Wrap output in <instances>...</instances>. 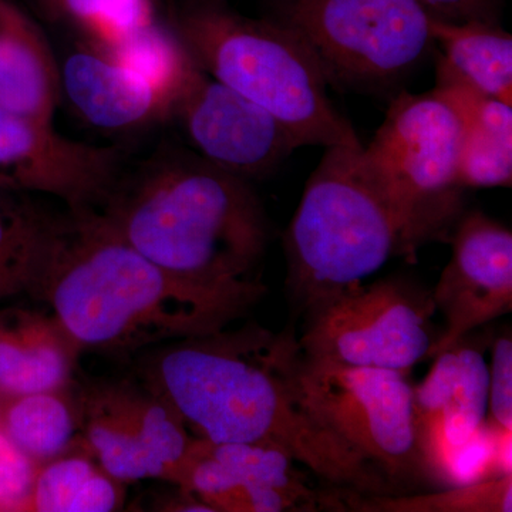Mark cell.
I'll use <instances>...</instances> for the list:
<instances>
[{
  "instance_id": "1",
  "label": "cell",
  "mask_w": 512,
  "mask_h": 512,
  "mask_svg": "<svg viewBox=\"0 0 512 512\" xmlns=\"http://www.w3.org/2000/svg\"><path fill=\"white\" fill-rule=\"evenodd\" d=\"M293 330L258 325L173 340L141 353L144 386L180 413L195 437L266 444L285 451L320 480L359 494H393V485L333 436L298 392Z\"/></svg>"
},
{
  "instance_id": "2",
  "label": "cell",
  "mask_w": 512,
  "mask_h": 512,
  "mask_svg": "<svg viewBox=\"0 0 512 512\" xmlns=\"http://www.w3.org/2000/svg\"><path fill=\"white\" fill-rule=\"evenodd\" d=\"M96 210L168 274L245 313L268 291L258 272L269 242L264 205L249 181L197 153L161 148L121 171Z\"/></svg>"
},
{
  "instance_id": "3",
  "label": "cell",
  "mask_w": 512,
  "mask_h": 512,
  "mask_svg": "<svg viewBox=\"0 0 512 512\" xmlns=\"http://www.w3.org/2000/svg\"><path fill=\"white\" fill-rule=\"evenodd\" d=\"M29 295L49 306L82 352L114 357L210 335L247 315L141 255L96 208L57 215Z\"/></svg>"
},
{
  "instance_id": "4",
  "label": "cell",
  "mask_w": 512,
  "mask_h": 512,
  "mask_svg": "<svg viewBox=\"0 0 512 512\" xmlns=\"http://www.w3.org/2000/svg\"><path fill=\"white\" fill-rule=\"evenodd\" d=\"M167 26L202 72L269 111L301 147L363 148L329 99L318 60L284 23L247 18L225 2L187 0Z\"/></svg>"
},
{
  "instance_id": "5",
  "label": "cell",
  "mask_w": 512,
  "mask_h": 512,
  "mask_svg": "<svg viewBox=\"0 0 512 512\" xmlns=\"http://www.w3.org/2000/svg\"><path fill=\"white\" fill-rule=\"evenodd\" d=\"M363 148H326L286 229V286L305 313L359 288L393 255L407 256L402 211Z\"/></svg>"
},
{
  "instance_id": "6",
  "label": "cell",
  "mask_w": 512,
  "mask_h": 512,
  "mask_svg": "<svg viewBox=\"0 0 512 512\" xmlns=\"http://www.w3.org/2000/svg\"><path fill=\"white\" fill-rule=\"evenodd\" d=\"M463 120L437 87L394 97L382 126L363 148L370 170L399 205L407 231V256L446 239L463 214L458 180Z\"/></svg>"
},
{
  "instance_id": "7",
  "label": "cell",
  "mask_w": 512,
  "mask_h": 512,
  "mask_svg": "<svg viewBox=\"0 0 512 512\" xmlns=\"http://www.w3.org/2000/svg\"><path fill=\"white\" fill-rule=\"evenodd\" d=\"M276 20L342 89L392 90L436 49L431 15L417 0H284Z\"/></svg>"
},
{
  "instance_id": "8",
  "label": "cell",
  "mask_w": 512,
  "mask_h": 512,
  "mask_svg": "<svg viewBox=\"0 0 512 512\" xmlns=\"http://www.w3.org/2000/svg\"><path fill=\"white\" fill-rule=\"evenodd\" d=\"M295 379L312 416L393 487L424 476L407 373L343 365L301 350Z\"/></svg>"
},
{
  "instance_id": "9",
  "label": "cell",
  "mask_w": 512,
  "mask_h": 512,
  "mask_svg": "<svg viewBox=\"0 0 512 512\" xmlns=\"http://www.w3.org/2000/svg\"><path fill=\"white\" fill-rule=\"evenodd\" d=\"M431 293L389 278L340 293L306 312L303 355L409 373L436 343Z\"/></svg>"
},
{
  "instance_id": "10",
  "label": "cell",
  "mask_w": 512,
  "mask_h": 512,
  "mask_svg": "<svg viewBox=\"0 0 512 512\" xmlns=\"http://www.w3.org/2000/svg\"><path fill=\"white\" fill-rule=\"evenodd\" d=\"M279 448L195 437L175 487L212 512L343 511L338 488L319 493Z\"/></svg>"
},
{
  "instance_id": "11",
  "label": "cell",
  "mask_w": 512,
  "mask_h": 512,
  "mask_svg": "<svg viewBox=\"0 0 512 512\" xmlns=\"http://www.w3.org/2000/svg\"><path fill=\"white\" fill-rule=\"evenodd\" d=\"M170 117L183 127L195 153L251 183L301 147L269 111L192 64Z\"/></svg>"
},
{
  "instance_id": "12",
  "label": "cell",
  "mask_w": 512,
  "mask_h": 512,
  "mask_svg": "<svg viewBox=\"0 0 512 512\" xmlns=\"http://www.w3.org/2000/svg\"><path fill=\"white\" fill-rule=\"evenodd\" d=\"M121 167L119 148L70 140L53 124L26 119L0 106V188L52 195L69 210L97 208Z\"/></svg>"
},
{
  "instance_id": "13",
  "label": "cell",
  "mask_w": 512,
  "mask_h": 512,
  "mask_svg": "<svg viewBox=\"0 0 512 512\" xmlns=\"http://www.w3.org/2000/svg\"><path fill=\"white\" fill-rule=\"evenodd\" d=\"M453 254L431 292L444 328L429 359L512 309V232L481 211L461 214L450 235Z\"/></svg>"
},
{
  "instance_id": "14",
  "label": "cell",
  "mask_w": 512,
  "mask_h": 512,
  "mask_svg": "<svg viewBox=\"0 0 512 512\" xmlns=\"http://www.w3.org/2000/svg\"><path fill=\"white\" fill-rule=\"evenodd\" d=\"M429 375L413 386L417 447L426 477L453 448L487 421L490 370L466 339L433 357Z\"/></svg>"
},
{
  "instance_id": "15",
  "label": "cell",
  "mask_w": 512,
  "mask_h": 512,
  "mask_svg": "<svg viewBox=\"0 0 512 512\" xmlns=\"http://www.w3.org/2000/svg\"><path fill=\"white\" fill-rule=\"evenodd\" d=\"M60 87L90 126L114 133L170 117L174 101L153 80L87 43L64 59Z\"/></svg>"
},
{
  "instance_id": "16",
  "label": "cell",
  "mask_w": 512,
  "mask_h": 512,
  "mask_svg": "<svg viewBox=\"0 0 512 512\" xmlns=\"http://www.w3.org/2000/svg\"><path fill=\"white\" fill-rule=\"evenodd\" d=\"M82 353L52 312L0 309V397L67 386Z\"/></svg>"
},
{
  "instance_id": "17",
  "label": "cell",
  "mask_w": 512,
  "mask_h": 512,
  "mask_svg": "<svg viewBox=\"0 0 512 512\" xmlns=\"http://www.w3.org/2000/svg\"><path fill=\"white\" fill-rule=\"evenodd\" d=\"M60 96V67L46 36L15 3L0 0V106L52 124Z\"/></svg>"
},
{
  "instance_id": "18",
  "label": "cell",
  "mask_w": 512,
  "mask_h": 512,
  "mask_svg": "<svg viewBox=\"0 0 512 512\" xmlns=\"http://www.w3.org/2000/svg\"><path fill=\"white\" fill-rule=\"evenodd\" d=\"M82 439L100 466L123 484L158 478L161 471L144 446L131 414L126 382L80 386Z\"/></svg>"
},
{
  "instance_id": "19",
  "label": "cell",
  "mask_w": 512,
  "mask_h": 512,
  "mask_svg": "<svg viewBox=\"0 0 512 512\" xmlns=\"http://www.w3.org/2000/svg\"><path fill=\"white\" fill-rule=\"evenodd\" d=\"M437 53V83H460L512 103V37L495 23L430 20Z\"/></svg>"
},
{
  "instance_id": "20",
  "label": "cell",
  "mask_w": 512,
  "mask_h": 512,
  "mask_svg": "<svg viewBox=\"0 0 512 512\" xmlns=\"http://www.w3.org/2000/svg\"><path fill=\"white\" fill-rule=\"evenodd\" d=\"M0 431L39 466L83 446L76 380L56 390L2 397Z\"/></svg>"
},
{
  "instance_id": "21",
  "label": "cell",
  "mask_w": 512,
  "mask_h": 512,
  "mask_svg": "<svg viewBox=\"0 0 512 512\" xmlns=\"http://www.w3.org/2000/svg\"><path fill=\"white\" fill-rule=\"evenodd\" d=\"M126 484L110 476L86 446L40 464L28 512H111L123 508Z\"/></svg>"
},
{
  "instance_id": "22",
  "label": "cell",
  "mask_w": 512,
  "mask_h": 512,
  "mask_svg": "<svg viewBox=\"0 0 512 512\" xmlns=\"http://www.w3.org/2000/svg\"><path fill=\"white\" fill-rule=\"evenodd\" d=\"M57 215L28 192L0 188V301L28 293L42 268Z\"/></svg>"
},
{
  "instance_id": "23",
  "label": "cell",
  "mask_w": 512,
  "mask_h": 512,
  "mask_svg": "<svg viewBox=\"0 0 512 512\" xmlns=\"http://www.w3.org/2000/svg\"><path fill=\"white\" fill-rule=\"evenodd\" d=\"M343 511L511 512L512 474L481 483L447 487L436 494H359L339 490Z\"/></svg>"
},
{
  "instance_id": "24",
  "label": "cell",
  "mask_w": 512,
  "mask_h": 512,
  "mask_svg": "<svg viewBox=\"0 0 512 512\" xmlns=\"http://www.w3.org/2000/svg\"><path fill=\"white\" fill-rule=\"evenodd\" d=\"M100 52L144 74L170 94L173 100L194 64L170 28L158 25L156 20L140 26L109 49Z\"/></svg>"
},
{
  "instance_id": "25",
  "label": "cell",
  "mask_w": 512,
  "mask_h": 512,
  "mask_svg": "<svg viewBox=\"0 0 512 512\" xmlns=\"http://www.w3.org/2000/svg\"><path fill=\"white\" fill-rule=\"evenodd\" d=\"M47 18L79 26L86 43L106 49L153 20L148 0H36Z\"/></svg>"
},
{
  "instance_id": "26",
  "label": "cell",
  "mask_w": 512,
  "mask_h": 512,
  "mask_svg": "<svg viewBox=\"0 0 512 512\" xmlns=\"http://www.w3.org/2000/svg\"><path fill=\"white\" fill-rule=\"evenodd\" d=\"M457 111L463 120L464 130L458 165L461 187L464 190L511 187L512 130L491 126L470 114Z\"/></svg>"
},
{
  "instance_id": "27",
  "label": "cell",
  "mask_w": 512,
  "mask_h": 512,
  "mask_svg": "<svg viewBox=\"0 0 512 512\" xmlns=\"http://www.w3.org/2000/svg\"><path fill=\"white\" fill-rule=\"evenodd\" d=\"M39 464L0 431V512H28Z\"/></svg>"
},
{
  "instance_id": "28",
  "label": "cell",
  "mask_w": 512,
  "mask_h": 512,
  "mask_svg": "<svg viewBox=\"0 0 512 512\" xmlns=\"http://www.w3.org/2000/svg\"><path fill=\"white\" fill-rule=\"evenodd\" d=\"M488 416L498 429L512 430V339L504 333L491 346Z\"/></svg>"
},
{
  "instance_id": "29",
  "label": "cell",
  "mask_w": 512,
  "mask_h": 512,
  "mask_svg": "<svg viewBox=\"0 0 512 512\" xmlns=\"http://www.w3.org/2000/svg\"><path fill=\"white\" fill-rule=\"evenodd\" d=\"M433 18L447 22H481L495 23L500 0H417Z\"/></svg>"
},
{
  "instance_id": "30",
  "label": "cell",
  "mask_w": 512,
  "mask_h": 512,
  "mask_svg": "<svg viewBox=\"0 0 512 512\" xmlns=\"http://www.w3.org/2000/svg\"><path fill=\"white\" fill-rule=\"evenodd\" d=\"M207 2H227V0H207Z\"/></svg>"
},
{
  "instance_id": "31",
  "label": "cell",
  "mask_w": 512,
  "mask_h": 512,
  "mask_svg": "<svg viewBox=\"0 0 512 512\" xmlns=\"http://www.w3.org/2000/svg\"><path fill=\"white\" fill-rule=\"evenodd\" d=\"M0 409H2V397H0Z\"/></svg>"
}]
</instances>
